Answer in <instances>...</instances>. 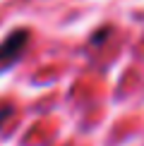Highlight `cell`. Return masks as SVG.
<instances>
[{
    "mask_svg": "<svg viewBox=\"0 0 144 146\" xmlns=\"http://www.w3.org/2000/svg\"><path fill=\"white\" fill-rule=\"evenodd\" d=\"M27 31H12L7 38L0 43V70L3 67H10L12 62H17V60L22 58L24 48H27Z\"/></svg>",
    "mask_w": 144,
    "mask_h": 146,
    "instance_id": "1",
    "label": "cell"
},
{
    "mask_svg": "<svg viewBox=\"0 0 144 146\" xmlns=\"http://www.w3.org/2000/svg\"><path fill=\"white\" fill-rule=\"evenodd\" d=\"M10 113H12V110H10V106H3V108H0V125H3V120L7 117Z\"/></svg>",
    "mask_w": 144,
    "mask_h": 146,
    "instance_id": "2",
    "label": "cell"
}]
</instances>
